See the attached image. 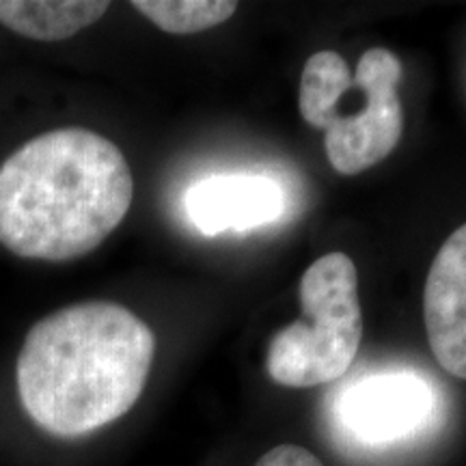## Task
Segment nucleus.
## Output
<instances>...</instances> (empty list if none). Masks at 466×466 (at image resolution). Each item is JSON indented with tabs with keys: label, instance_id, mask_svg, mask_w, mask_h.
I'll use <instances>...</instances> for the list:
<instances>
[{
	"label": "nucleus",
	"instance_id": "39448f33",
	"mask_svg": "<svg viewBox=\"0 0 466 466\" xmlns=\"http://www.w3.org/2000/svg\"><path fill=\"white\" fill-rule=\"evenodd\" d=\"M434 393L417 374L387 371L348 387L339 415L348 434L370 445H395L432 417Z\"/></svg>",
	"mask_w": 466,
	"mask_h": 466
},
{
	"label": "nucleus",
	"instance_id": "1a4fd4ad",
	"mask_svg": "<svg viewBox=\"0 0 466 466\" xmlns=\"http://www.w3.org/2000/svg\"><path fill=\"white\" fill-rule=\"evenodd\" d=\"M132 7L154 22L160 31L192 35L223 25L236 14L238 3L229 0H137Z\"/></svg>",
	"mask_w": 466,
	"mask_h": 466
},
{
	"label": "nucleus",
	"instance_id": "6e6552de",
	"mask_svg": "<svg viewBox=\"0 0 466 466\" xmlns=\"http://www.w3.org/2000/svg\"><path fill=\"white\" fill-rule=\"evenodd\" d=\"M108 7L91 0H0V25L35 42H63L96 25Z\"/></svg>",
	"mask_w": 466,
	"mask_h": 466
},
{
	"label": "nucleus",
	"instance_id": "423d86ee",
	"mask_svg": "<svg viewBox=\"0 0 466 466\" xmlns=\"http://www.w3.org/2000/svg\"><path fill=\"white\" fill-rule=\"evenodd\" d=\"M423 319L436 363L466 380V223L447 238L430 266Z\"/></svg>",
	"mask_w": 466,
	"mask_h": 466
},
{
	"label": "nucleus",
	"instance_id": "f03ea898",
	"mask_svg": "<svg viewBox=\"0 0 466 466\" xmlns=\"http://www.w3.org/2000/svg\"><path fill=\"white\" fill-rule=\"evenodd\" d=\"M132 199L130 165L106 137L39 134L0 165V244L25 259L85 258L124 223Z\"/></svg>",
	"mask_w": 466,
	"mask_h": 466
},
{
	"label": "nucleus",
	"instance_id": "0eeeda50",
	"mask_svg": "<svg viewBox=\"0 0 466 466\" xmlns=\"http://www.w3.org/2000/svg\"><path fill=\"white\" fill-rule=\"evenodd\" d=\"M283 208V188L261 175H217L186 195L188 217L203 236L255 229L277 220Z\"/></svg>",
	"mask_w": 466,
	"mask_h": 466
},
{
	"label": "nucleus",
	"instance_id": "7ed1b4c3",
	"mask_svg": "<svg viewBox=\"0 0 466 466\" xmlns=\"http://www.w3.org/2000/svg\"><path fill=\"white\" fill-rule=\"evenodd\" d=\"M401 76V61L387 48L367 50L354 76L333 50L309 56L299 110L309 126L324 130L326 156L337 173H363L398 147L404 132Z\"/></svg>",
	"mask_w": 466,
	"mask_h": 466
},
{
	"label": "nucleus",
	"instance_id": "20e7f679",
	"mask_svg": "<svg viewBox=\"0 0 466 466\" xmlns=\"http://www.w3.org/2000/svg\"><path fill=\"white\" fill-rule=\"evenodd\" d=\"M302 316L272 337L266 370L288 389H311L341 378L359 354L363 309L359 272L346 253H329L300 279Z\"/></svg>",
	"mask_w": 466,
	"mask_h": 466
},
{
	"label": "nucleus",
	"instance_id": "f257e3e1",
	"mask_svg": "<svg viewBox=\"0 0 466 466\" xmlns=\"http://www.w3.org/2000/svg\"><path fill=\"white\" fill-rule=\"evenodd\" d=\"M154 357L156 337L130 309L104 300L63 307L28 330L17 398L44 432L91 434L141 400Z\"/></svg>",
	"mask_w": 466,
	"mask_h": 466
},
{
	"label": "nucleus",
	"instance_id": "9d476101",
	"mask_svg": "<svg viewBox=\"0 0 466 466\" xmlns=\"http://www.w3.org/2000/svg\"><path fill=\"white\" fill-rule=\"evenodd\" d=\"M255 466H324L319 458L299 445H279L264 453Z\"/></svg>",
	"mask_w": 466,
	"mask_h": 466
}]
</instances>
